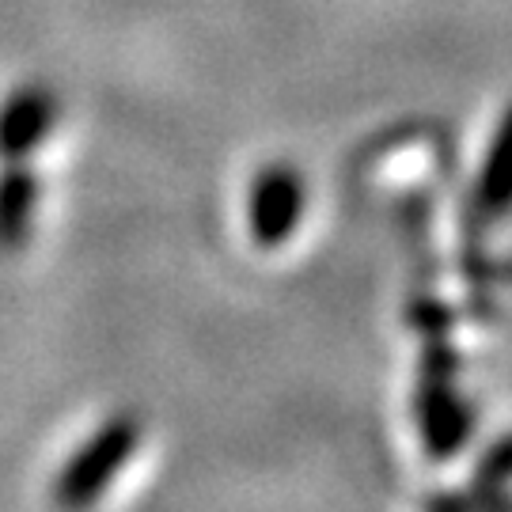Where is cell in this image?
I'll list each match as a JSON object with an SVG mask.
<instances>
[{
    "mask_svg": "<svg viewBox=\"0 0 512 512\" xmlns=\"http://www.w3.org/2000/svg\"><path fill=\"white\" fill-rule=\"evenodd\" d=\"M145 437V425L133 410L110 414L92 437L65 459L54 478V505L61 512H88L110 490V482L126 471L137 444Z\"/></svg>",
    "mask_w": 512,
    "mask_h": 512,
    "instance_id": "cell-1",
    "label": "cell"
},
{
    "mask_svg": "<svg viewBox=\"0 0 512 512\" xmlns=\"http://www.w3.org/2000/svg\"><path fill=\"white\" fill-rule=\"evenodd\" d=\"M61 118V95L46 80H23L0 99V164L35 160Z\"/></svg>",
    "mask_w": 512,
    "mask_h": 512,
    "instance_id": "cell-2",
    "label": "cell"
},
{
    "mask_svg": "<svg viewBox=\"0 0 512 512\" xmlns=\"http://www.w3.org/2000/svg\"><path fill=\"white\" fill-rule=\"evenodd\" d=\"M304 217V179L289 164H270L251 186V236L258 247H281Z\"/></svg>",
    "mask_w": 512,
    "mask_h": 512,
    "instance_id": "cell-3",
    "label": "cell"
},
{
    "mask_svg": "<svg viewBox=\"0 0 512 512\" xmlns=\"http://www.w3.org/2000/svg\"><path fill=\"white\" fill-rule=\"evenodd\" d=\"M38 198H42V186L31 160L0 164V255H16L31 243Z\"/></svg>",
    "mask_w": 512,
    "mask_h": 512,
    "instance_id": "cell-4",
    "label": "cell"
},
{
    "mask_svg": "<svg viewBox=\"0 0 512 512\" xmlns=\"http://www.w3.org/2000/svg\"><path fill=\"white\" fill-rule=\"evenodd\" d=\"M509 209H512V110L505 114L494 145L486 152L482 179H478L475 198H471V217H475L478 224H494V220H501Z\"/></svg>",
    "mask_w": 512,
    "mask_h": 512,
    "instance_id": "cell-5",
    "label": "cell"
},
{
    "mask_svg": "<svg viewBox=\"0 0 512 512\" xmlns=\"http://www.w3.org/2000/svg\"><path fill=\"white\" fill-rule=\"evenodd\" d=\"M509 478H512V437H505V440H497L494 448L486 452V459L478 463L471 486H475V490H501Z\"/></svg>",
    "mask_w": 512,
    "mask_h": 512,
    "instance_id": "cell-6",
    "label": "cell"
}]
</instances>
